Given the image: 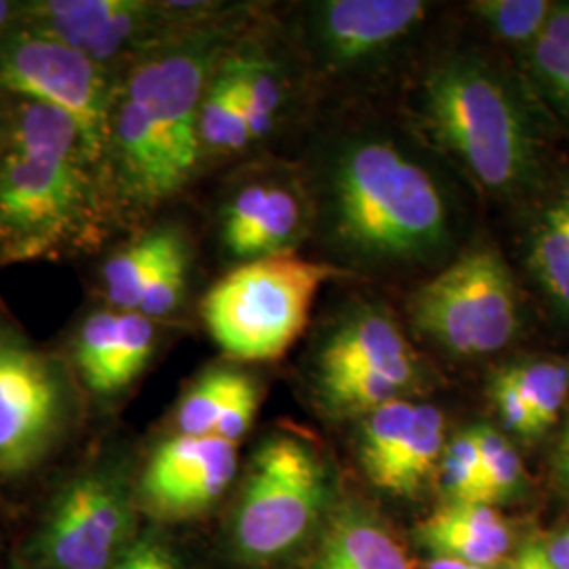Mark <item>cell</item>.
I'll return each mask as SVG.
<instances>
[{
    "instance_id": "6da1fadb",
    "label": "cell",
    "mask_w": 569,
    "mask_h": 569,
    "mask_svg": "<svg viewBox=\"0 0 569 569\" xmlns=\"http://www.w3.org/2000/svg\"><path fill=\"white\" fill-rule=\"evenodd\" d=\"M209 51L190 47L131 70L112 108L110 146L122 194L154 204L190 180L201 150V103Z\"/></svg>"
},
{
    "instance_id": "7a4b0ae2",
    "label": "cell",
    "mask_w": 569,
    "mask_h": 569,
    "mask_svg": "<svg viewBox=\"0 0 569 569\" xmlns=\"http://www.w3.org/2000/svg\"><path fill=\"white\" fill-rule=\"evenodd\" d=\"M91 164L77 122L23 100L0 163V234L11 258L47 253L74 237L91 211Z\"/></svg>"
},
{
    "instance_id": "3957f363",
    "label": "cell",
    "mask_w": 569,
    "mask_h": 569,
    "mask_svg": "<svg viewBox=\"0 0 569 569\" xmlns=\"http://www.w3.org/2000/svg\"><path fill=\"white\" fill-rule=\"evenodd\" d=\"M333 211L346 243L371 258H422L448 239L441 190L388 142L346 150L333 176Z\"/></svg>"
},
{
    "instance_id": "277c9868",
    "label": "cell",
    "mask_w": 569,
    "mask_h": 569,
    "mask_svg": "<svg viewBox=\"0 0 569 569\" xmlns=\"http://www.w3.org/2000/svg\"><path fill=\"white\" fill-rule=\"evenodd\" d=\"M435 136L491 192H512L536 167L528 121L507 84L486 66L456 60L437 68L425 89Z\"/></svg>"
},
{
    "instance_id": "5b68a950",
    "label": "cell",
    "mask_w": 569,
    "mask_h": 569,
    "mask_svg": "<svg viewBox=\"0 0 569 569\" xmlns=\"http://www.w3.org/2000/svg\"><path fill=\"white\" fill-rule=\"evenodd\" d=\"M336 274L331 266L291 253L251 260L209 289L204 326L232 359H279L302 333L319 289Z\"/></svg>"
},
{
    "instance_id": "8992f818",
    "label": "cell",
    "mask_w": 569,
    "mask_h": 569,
    "mask_svg": "<svg viewBox=\"0 0 569 569\" xmlns=\"http://www.w3.org/2000/svg\"><path fill=\"white\" fill-rule=\"evenodd\" d=\"M138 488L119 462H96L61 486L26 538V569H112L140 533Z\"/></svg>"
},
{
    "instance_id": "52a82bcc",
    "label": "cell",
    "mask_w": 569,
    "mask_h": 569,
    "mask_svg": "<svg viewBox=\"0 0 569 569\" xmlns=\"http://www.w3.org/2000/svg\"><path fill=\"white\" fill-rule=\"evenodd\" d=\"M326 500V468L305 441L277 435L249 462L230 540L244 563H268L296 549Z\"/></svg>"
},
{
    "instance_id": "ba28073f",
    "label": "cell",
    "mask_w": 569,
    "mask_h": 569,
    "mask_svg": "<svg viewBox=\"0 0 569 569\" xmlns=\"http://www.w3.org/2000/svg\"><path fill=\"white\" fill-rule=\"evenodd\" d=\"M411 317L453 355H491L519 331L517 287L493 249H472L413 293Z\"/></svg>"
},
{
    "instance_id": "9c48e42d",
    "label": "cell",
    "mask_w": 569,
    "mask_h": 569,
    "mask_svg": "<svg viewBox=\"0 0 569 569\" xmlns=\"http://www.w3.org/2000/svg\"><path fill=\"white\" fill-rule=\"evenodd\" d=\"M0 89L68 114L91 164L108 154L114 103L100 63L81 51L28 28L11 32L0 41Z\"/></svg>"
},
{
    "instance_id": "30bf717a",
    "label": "cell",
    "mask_w": 569,
    "mask_h": 569,
    "mask_svg": "<svg viewBox=\"0 0 569 569\" xmlns=\"http://www.w3.org/2000/svg\"><path fill=\"white\" fill-rule=\"evenodd\" d=\"M72 390L60 366L34 348L0 345V477L41 467L72 418Z\"/></svg>"
},
{
    "instance_id": "8fae6325",
    "label": "cell",
    "mask_w": 569,
    "mask_h": 569,
    "mask_svg": "<svg viewBox=\"0 0 569 569\" xmlns=\"http://www.w3.org/2000/svg\"><path fill=\"white\" fill-rule=\"evenodd\" d=\"M237 475V446L220 437L176 435L150 456L138 483L140 509L183 519L216 505Z\"/></svg>"
},
{
    "instance_id": "7c38bea8",
    "label": "cell",
    "mask_w": 569,
    "mask_h": 569,
    "mask_svg": "<svg viewBox=\"0 0 569 569\" xmlns=\"http://www.w3.org/2000/svg\"><path fill=\"white\" fill-rule=\"evenodd\" d=\"M425 13L418 0H333L319 9L317 30L331 60L355 61L406 37Z\"/></svg>"
},
{
    "instance_id": "4fadbf2b",
    "label": "cell",
    "mask_w": 569,
    "mask_h": 569,
    "mask_svg": "<svg viewBox=\"0 0 569 569\" xmlns=\"http://www.w3.org/2000/svg\"><path fill=\"white\" fill-rule=\"evenodd\" d=\"M510 528L489 505H446L418 528V540L435 552L493 568L510 549Z\"/></svg>"
},
{
    "instance_id": "5bb4252c",
    "label": "cell",
    "mask_w": 569,
    "mask_h": 569,
    "mask_svg": "<svg viewBox=\"0 0 569 569\" xmlns=\"http://www.w3.org/2000/svg\"><path fill=\"white\" fill-rule=\"evenodd\" d=\"M416 359L401 329L380 312L352 317L327 342L319 369L321 378L382 369Z\"/></svg>"
},
{
    "instance_id": "9a60e30c",
    "label": "cell",
    "mask_w": 569,
    "mask_h": 569,
    "mask_svg": "<svg viewBox=\"0 0 569 569\" xmlns=\"http://www.w3.org/2000/svg\"><path fill=\"white\" fill-rule=\"evenodd\" d=\"M315 569H411L401 545L373 517L357 509L333 515Z\"/></svg>"
},
{
    "instance_id": "2e32d148",
    "label": "cell",
    "mask_w": 569,
    "mask_h": 569,
    "mask_svg": "<svg viewBox=\"0 0 569 569\" xmlns=\"http://www.w3.org/2000/svg\"><path fill=\"white\" fill-rule=\"evenodd\" d=\"M529 268L550 300L569 315V183L533 226Z\"/></svg>"
},
{
    "instance_id": "e0dca14e",
    "label": "cell",
    "mask_w": 569,
    "mask_h": 569,
    "mask_svg": "<svg viewBox=\"0 0 569 569\" xmlns=\"http://www.w3.org/2000/svg\"><path fill=\"white\" fill-rule=\"evenodd\" d=\"M446 446V418L441 409L416 406L406 441L380 488L399 496L413 493L439 467Z\"/></svg>"
},
{
    "instance_id": "ac0fdd59",
    "label": "cell",
    "mask_w": 569,
    "mask_h": 569,
    "mask_svg": "<svg viewBox=\"0 0 569 569\" xmlns=\"http://www.w3.org/2000/svg\"><path fill=\"white\" fill-rule=\"evenodd\" d=\"M180 234L173 230L150 232L127 249L119 251L103 270L106 293L110 305L121 312H136L143 291L163 264L167 253L178 244Z\"/></svg>"
},
{
    "instance_id": "d6986e66",
    "label": "cell",
    "mask_w": 569,
    "mask_h": 569,
    "mask_svg": "<svg viewBox=\"0 0 569 569\" xmlns=\"http://www.w3.org/2000/svg\"><path fill=\"white\" fill-rule=\"evenodd\" d=\"M416 380V359L382 369L321 378L327 406L338 413H369L399 395Z\"/></svg>"
},
{
    "instance_id": "ffe728a7",
    "label": "cell",
    "mask_w": 569,
    "mask_h": 569,
    "mask_svg": "<svg viewBox=\"0 0 569 569\" xmlns=\"http://www.w3.org/2000/svg\"><path fill=\"white\" fill-rule=\"evenodd\" d=\"M302 230V207L298 199L279 186H268L264 203L260 204L253 224L237 249V258H270L283 256L298 241Z\"/></svg>"
},
{
    "instance_id": "44dd1931",
    "label": "cell",
    "mask_w": 569,
    "mask_h": 569,
    "mask_svg": "<svg viewBox=\"0 0 569 569\" xmlns=\"http://www.w3.org/2000/svg\"><path fill=\"white\" fill-rule=\"evenodd\" d=\"M201 142L213 150H241L251 140L243 100L230 63L209 84L201 103Z\"/></svg>"
},
{
    "instance_id": "7402d4cb",
    "label": "cell",
    "mask_w": 569,
    "mask_h": 569,
    "mask_svg": "<svg viewBox=\"0 0 569 569\" xmlns=\"http://www.w3.org/2000/svg\"><path fill=\"white\" fill-rule=\"evenodd\" d=\"M416 406L395 399L369 411L361 428V465L373 486H382L388 470L406 441Z\"/></svg>"
},
{
    "instance_id": "603a6c76",
    "label": "cell",
    "mask_w": 569,
    "mask_h": 569,
    "mask_svg": "<svg viewBox=\"0 0 569 569\" xmlns=\"http://www.w3.org/2000/svg\"><path fill=\"white\" fill-rule=\"evenodd\" d=\"M531 411L536 435L547 432L569 395V363L536 359L505 369Z\"/></svg>"
},
{
    "instance_id": "cb8c5ba5",
    "label": "cell",
    "mask_w": 569,
    "mask_h": 569,
    "mask_svg": "<svg viewBox=\"0 0 569 569\" xmlns=\"http://www.w3.org/2000/svg\"><path fill=\"white\" fill-rule=\"evenodd\" d=\"M230 68L239 84L251 140H262L274 127V119L281 106L283 89L279 74L272 68V63L256 58L232 60Z\"/></svg>"
},
{
    "instance_id": "d4e9b609",
    "label": "cell",
    "mask_w": 569,
    "mask_h": 569,
    "mask_svg": "<svg viewBox=\"0 0 569 569\" xmlns=\"http://www.w3.org/2000/svg\"><path fill=\"white\" fill-rule=\"evenodd\" d=\"M439 470L441 486L451 505H489L475 428L456 435L449 441Z\"/></svg>"
},
{
    "instance_id": "484cf974",
    "label": "cell",
    "mask_w": 569,
    "mask_h": 569,
    "mask_svg": "<svg viewBox=\"0 0 569 569\" xmlns=\"http://www.w3.org/2000/svg\"><path fill=\"white\" fill-rule=\"evenodd\" d=\"M237 371H211L188 390L178 407V435L190 437H216V427L239 382Z\"/></svg>"
},
{
    "instance_id": "4316f807",
    "label": "cell",
    "mask_w": 569,
    "mask_h": 569,
    "mask_svg": "<svg viewBox=\"0 0 569 569\" xmlns=\"http://www.w3.org/2000/svg\"><path fill=\"white\" fill-rule=\"evenodd\" d=\"M121 312V310H119ZM154 348V327L140 312H121L119 342L103 380L102 397L117 395L129 387L148 363Z\"/></svg>"
},
{
    "instance_id": "83f0119b",
    "label": "cell",
    "mask_w": 569,
    "mask_h": 569,
    "mask_svg": "<svg viewBox=\"0 0 569 569\" xmlns=\"http://www.w3.org/2000/svg\"><path fill=\"white\" fill-rule=\"evenodd\" d=\"M119 310H103L91 315L81 327L74 345V363L82 382L91 392H102L106 373L112 363L119 342Z\"/></svg>"
},
{
    "instance_id": "f1b7e54d",
    "label": "cell",
    "mask_w": 569,
    "mask_h": 569,
    "mask_svg": "<svg viewBox=\"0 0 569 569\" xmlns=\"http://www.w3.org/2000/svg\"><path fill=\"white\" fill-rule=\"evenodd\" d=\"M550 2L545 0H483L475 11L507 41H538L549 20Z\"/></svg>"
},
{
    "instance_id": "f546056e",
    "label": "cell",
    "mask_w": 569,
    "mask_h": 569,
    "mask_svg": "<svg viewBox=\"0 0 569 569\" xmlns=\"http://www.w3.org/2000/svg\"><path fill=\"white\" fill-rule=\"evenodd\" d=\"M489 505L510 498L521 488L523 467L515 448L493 428L475 427Z\"/></svg>"
},
{
    "instance_id": "4dcf8cb0",
    "label": "cell",
    "mask_w": 569,
    "mask_h": 569,
    "mask_svg": "<svg viewBox=\"0 0 569 569\" xmlns=\"http://www.w3.org/2000/svg\"><path fill=\"white\" fill-rule=\"evenodd\" d=\"M188 274V256L182 239L167 253L163 264L154 272L143 291L142 300L136 312L146 319H161L176 310L182 300L183 287Z\"/></svg>"
},
{
    "instance_id": "1f68e13d",
    "label": "cell",
    "mask_w": 569,
    "mask_h": 569,
    "mask_svg": "<svg viewBox=\"0 0 569 569\" xmlns=\"http://www.w3.org/2000/svg\"><path fill=\"white\" fill-rule=\"evenodd\" d=\"M112 569H183L176 547L159 529H140L133 545Z\"/></svg>"
},
{
    "instance_id": "d6a6232c",
    "label": "cell",
    "mask_w": 569,
    "mask_h": 569,
    "mask_svg": "<svg viewBox=\"0 0 569 569\" xmlns=\"http://www.w3.org/2000/svg\"><path fill=\"white\" fill-rule=\"evenodd\" d=\"M258 399H260V395H258V388L253 385V380L241 373L237 387L232 390V397L226 406L224 413L216 427V437L237 446L253 422V416L258 411Z\"/></svg>"
},
{
    "instance_id": "836d02e7",
    "label": "cell",
    "mask_w": 569,
    "mask_h": 569,
    "mask_svg": "<svg viewBox=\"0 0 569 569\" xmlns=\"http://www.w3.org/2000/svg\"><path fill=\"white\" fill-rule=\"evenodd\" d=\"M491 397L498 407V413L505 422V427L512 430L515 435L523 437V439H531L538 437L536 428H533V420H531V411H529L528 403L523 401L521 392L517 387L510 382L507 371H500L493 382H491Z\"/></svg>"
},
{
    "instance_id": "e575fe53",
    "label": "cell",
    "mask_w": 569,
    "mask_h": 569,
    "mask_svg": "<svg viewBox=\"0 0 569 569\" xmlns=\"http://www.w3.org/2000/svg\"><path fill=\"white\" fill-rule=\"evenodd\" d=\"M540 37L569 51V4H559L550 9L549 20L545 23Z\"/></svg>"
},
{
    "instance_id": "d590c367",
    "label": "cell",
    "mask_w": 569,
    "mask_h": 569,
    "mask_svg": "<svg viewBox=\"0 0 569 569\" xmlns=\"http://www.w3.org/2000/svg\"><path fill=\"white\" fill-rule=\"evenodd\" d=\"M509 569H557L555 563L550 561L547 545L540 542H528L523 549L519 550V555L515 557V561L510 563Z\"/></svg>"
},
{
    "instance_id": "8d00e7d4",
    "label": "cell",
    "mask_w": 569,
    "mask_h": 569,
    "mask_svg": "<svg viewBox=\"0 0 569 569\" xmlns=\"http://www.w3.org/2000/svg\"><path fill=\"white\" fill-rule=\"evenodd\" d=\"M550 561L557 569H569V528L557 533L547 545Z\"/></svg>"
},
{
    "instance_id": "74e56055",
    "label": "cell",
    "mask_w": 569,
    "mask_h": 569,
    "mask_svg": "<svg viewBox=\"0 0 569 569\" xmlns=\"http://www.w3.org/2000/svg\"><path fill=\"white\" fill-rule=\"evenodd\" d=\"M557 472H559L563 488L569 489V422L563 432L559 451H557Z\"/></svg>"
},
{
    "instance_id": "f35d334b",
    "label": "cell",
    "mask_w": 569,
    "mask_h": 569,
    "mask_svg": "<svg viewBox=\"0 0 569 569\" xmlns=\"http://www.w3.org/2000/svg\"><path fill=\"white\" fill-rule=\"evenodd\" d=\"M428 569H493V568H483V566H472V563H467V561H458V559H449V557H435L430 563H428Z\"/></svg>"
},
{
    "instance_id": "ab89813d",
    "label": "cell",
    "mask_w": 569,
    "mask_h": 569,
    "mask_svg": "<svg viewBox=\"0 0 569 569\" xmlns=\"http://www.w3.org/2000/svg\"><path fill=\"white\" fill-rule=\"evenodd\" d=\"M16 16H23V9L20 4L0 0V32H4L11 21H16Z\"/></svg>"
},
{
    "instance_id": "60d3db41",
    "label": "cell",
    "mask_w": 569,
    "mask_h": 569,
    "mask_svg": "<svg viewBox=\"0 0 569 569\" xmlns=\"http://www.w3.org/2000/svg\"><path fill=\"white\" fill-rule=\"evenodd\" d=\"M557 100H559V103L566 108L569 112V79L568 81L563 82L555 93H552Z\"/></svg>"
},
{
    "instance_id": "b9f144b4",
    "label": "cell",
    "mask_w": 569,
    "mask_h": 569,
    "mask_svg": "<svg viewBox=\"0 0 569 569\" xmlns=\"http://www.w3.org/2000/svg\"><path fill=\"white\" fill-rule=\"evenodd\" d=\"M16 569H26V568H23V566H20V563H18V566H16Z\"/></svg>"
}]
</instances>
